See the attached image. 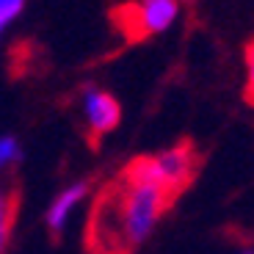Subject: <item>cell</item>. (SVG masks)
Instances as JSON below:
<instances>
[{
    "label": "cell",
    "instance_id": "1",
    "mask_svg": "<svg viewBox=\"0 0 254 254\" xmlns=\"http://www.w3.org/2000/svg\"><path fill=\"white\" fill-rule=\"evenodd\" d=\"M174 199L122 166L91 199L86 224L89 254H133L155 232Z\"/></svg>",
    "mask_w": 254,
    "mask_h": 254
},
{
    "label": "cell",
    "instance_id": "2",
    "mask_svg": "<svg viewBox=\"0 0 254 254\" xmlns=\"http://www.w3.org/2000/svg\"><path fill=\"white\" fill-rule=\"evenodd\" d=\"M125 166L133 174H138V177L149 180L152 185L163 188L172 199H177L193 183V177H196L199 155H196V146L190 144V141H183V144H174V146L160 149L155 155L133 158Z\"/></svg>",
    "mask_w": 254,
    "mask_h": 254
},
{
    "label": "cell",
    "instance_id": "3",
    "mask_svg": "<svg viewBox=\"0 0 254 254\" xmlns=\"http://www.w3.org/2000/svg\"><path fill=\"white\" fill-rule=\"evenodd\" d=\"M180 17V0H133L114 8L111 19L127 42L158 36L169 31Z\"/></svg>",
    "mask_w": 254,
    "mask_h": 254
},
{
    "label": "cell",
    "instance_id": "4",
    "mask_svg": "<svg viewBox=\"0 0 254 254\" xmlns=\"http://www.w3.org/2000/svg\"><path fill=\"white\" fill-rule=\"evenodd\" d=\"M80 108H83V119H86V130H89V138L100 141L108 133H114L122 122V105L111 91L89 86L80 97Z\"/></svg>",
    "mask_w": 254,
    "mask_h": 254
},
{
    "label": "cell",
    "instance_id": "5",
    "mask_svg": "<svg viewBox=\"0 0 254 254\" xmlns=\"http://www.w3.org/2000/svg\"><path fill=\"white\" fill-rule=\"evenodd\" d=\"M89 196H91L89 180H75V183L64 185L56 196H53V202L47 204V213H45L47 232H50L53 238H61L64 232H66V227H69L72 216L77 213V207H80Z\"/></svg>",
    "mask_w": 254,
    "mask_h": 254
},
{
    "label": "cell",
    "instance_id": "6",
    "mask_svg": "<svg viewBox=\"0 0 254 254\" xmlns=\"http://www.w3.org/2000/svg\"><path fill=\"white\" fill-rule=\"evenodd\" d=\"M17 190L0 185V254H6L8 241H11V229H14V218H17Z\"/></svg>",
    "mask_w": 254,
    "mask_h": 254
},
{
    "label": "cell",
    "instance_id": "7",
    "mask_svg": "<svg viewBox=\"0 0 254 254\" xmlns=\"http://www.w3.org/2000/svg\"><path fill=\"white\" fill-rule=\"evenodd\" d=\"M22 158V146L14 135H0V174L8 172L14 163H19Z\"/></svg>",
    "mask_w": 254,
    "mask_h": 254
},
{
    "label": "cell",
    "instance_id": "8",
    "mask_svg": "<svg viewBox=\"0 0 254 254\" xmlns=\"http://www.w3.org/2000/svg\"><path fill=\"white\" fill-rule=\"evenodd\" d=\"M25 6H28V0H0V39L8 31V25L22 14Z\"/></svg>",
    "mask_w": 254,
    "mask_h": 254
},
{
    "label": "cell",
    "instance_id": "9",
    "mask_svg": "<svg viewBox=\"0 0 254 254\" xmlns=\"http://www.w3.org/2000/svg\"><path fill=\"white\" fill-rule=\"evenodd\" d=\"M243 94H246L249 105H254V39L246 47V89H243Z\"/></svg>",
    "mask_w": 254,
    "mask_h": 254
},
{
    "label": "cell",
    "instance_id": "10",
    "mask_svg": "<svg viewBox=\"0 0 254 254\" xmlns=\"http://www.w3.org/2000/svg\"><path fill=\"white\" fill-rule=\"evenodd\" d=\"M238 254H254V249H241Z\"/></svg>",
    "mask_w": 254,
    "mask_h": 254
},
{
    "label": "cell",
    "instance_id": "11",
    "mask_svg": "<svg viewBox=\"0 0 254 254\" xmlns=\"http://www.w3.org/2000/svg\"><path fill=\"white\" fill-rule=\"evenodd\" d=\"M180 3H183V0H180Z\"/></svg>",
    "mask_w": 254,
    "mask_h": 254
}]
</instances>
